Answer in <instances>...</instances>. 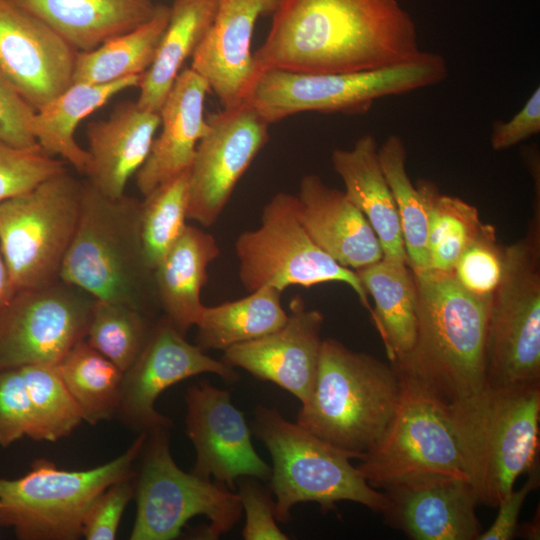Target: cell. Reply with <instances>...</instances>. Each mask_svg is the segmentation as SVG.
<instances>
[{"mask_svg":"<svg viewBox=\"0 0 540 540\" xmlns=\"http://www.w3.org/2000/svg\"><path fill=\"white\" fill-rule=\"evenodd\" d=\"M417 26L397 0H278L253 54L257 74L352 73L416 59Z\"/></svg>","mask_w":540,"mask_h":540,"instance_id":"6da1fadb","label":"cell"},{"mask_svg":"<svg viewBox=\"0 0 540 540\" xmlns=\"http://www.w3.org/2000/svg\"><path fill=\"white\" fill-rule=\"evenodd\" d=\"M413 273L416 338L411 351L391 365L447 408L486 385L485 338L492 298L470 294L451 273Z\"/></svg>","mask_w":540,"mask_h":540,"instance_id":"7a4b0ae2","label":"cell"},{"mask_svg":"<svg viewBox=\"0 0 540 540\" xmlns=\"http://www.w3.org/2000/svg\"><path fill=\"white\" fill-rule=\"evenodd\" d=\"M83 184L79 222L60 279L95 299L124 304L154 318L160 306L142 243L141 200L125 194L109 198L86 180Z\"/></svg>","mask_w":540,"mask_h":540,"instance_id":"3957f363","label":"cell"},{"mask_svg":"<svg viewBox=\"0 0 540 540\" xmlns=\"http://www.w3.org/2000/svg\"><path fill=\"white\" fill-rule=\"evenodd\" d=\"M401 390L391 364L327 338L322 341L313 389L296 423L360 460L385 433Z\"/></svg>","mask_w":540,"mask_h":540,"instance_id":"277c9868","label":"cell"},{"mask_svg":"<svg viewBox=\"0 0 540 540\" xmlns=\"http://www.w3.org/2000/svg\"><path fill=\"white\" fill-rule=\"evenodd\" d=\"M444 409L478 505L497 507L520 475L538 467L540 385H485Z\"/></svg>","mask_w":540,"mask_h":540,"instance_id":"5b68a950","label":"cell"},{"mask_svg":"<svg viewBox=\"0 0 540 540\" xmlns=\"http://www.w3.org/2000/svg\"><path fill=\"white\" fill-rule=\"evenodd\" d=\"M252 424L272 457L269 480L277 522H289L291 509L306 502L318 503L326 512L344 500L380 514L387 509L384 492L373 488L351 464L350 453L287 420L275 408L257 406Z\"/></svg>","mask_w":540,"mask_h":540,"instance_id":"8992f818","label":"cell"},{"mask_svg":"<svg viewBox=\"0 0 540 540\" xmlns=\"http://www.w3.org/2000/svg\"><path fill=\"white\" fill-rule=\"evenodd\" d=\"M448 76L445 58L422 51L392 67L352 73L269 69L257 74L245 99L267 123L301 112L363 114L378 99L433 86Z\"/></svg>","mask_w":540,"mask_h":540,"instance_id":"52a82bcc","label":"cell"},{"mask_svg":"<svg viewBox=\"0 0 540 540\" xmlns=\"http://www.w3.org/2000/svg\"><path fill=\"white\" fill-rule=\"evenodd\" d=\"M147 433L113 460L87 470L70 471L37 459L17 479L0 478V525L21 540H75L96 498L111 484L135 476Z\"/></svg>","mask_w":540,"mask_h":540,"instance_id":"ba28073f","label":"cell"},{"mask_svg":"<svg viewBox=\"0 0 540 540\" xmlns=\"http://www.w3.org/2000/svg\"><path fill=\"white\" fill-rule=\"evenodd\" d=\"M505 246L504 269L486 328L485 381L496 388L540 385V215Z\"/></svg>","mask_w":540,"mask_h":540,"instance_id":"9c48e42d","label":"cell"},{"mask_svg":"<svg viewBox=\"0 0 540 540\" xmlns=\"http://www.w3.org/2000/svg\"><path fill=\"white\" fill-rule=\"evenodd\" d=\"M135 474L136 518L132 540H171L194 516L209 520L202 539H218L240 520L242 505L238 493L218 481L185 472L174 461L168 429L147 434Z\"/></svg>","mask_w":540,"mask_h":540,"instance_id":"30bf717a","label":"cell"},{"mask_svg":"<svg viewBox=\"0 0 540 540\" xmlns=\"http://www.w3.org/2000/svg\"><path fill=\"white\" fill-rule=\"evenodd\" d=\"M83 188L65 169L0 203V252L16 291L60 280Z\"/></svg>","mask_w":540,"mask_h":540,"instance_id":"8fae6325","label":"cell"},{"mask_svg":"<svg viewBox=\"0 0 540 540\" xmlns=\"http://www.w3.org/2000/svg\"><path fill=\"white\" fill-rule=\"evenodd\" d=\"M297 196L279 192L265 204L261 224L241 233L235 243L239 278L248 292L273 287H312L326 282L347 284L361 304L372 308L356 271L337 263L320 249L303 227Z\"/></svg>","mask_w":540,"mask_h":540,"instance_id":"7c38bea8","label":"cell"},{"mask_svg":"<svg viewBox=\"0 0 540 540\" xmlns=\"http://www.w3.org/2000/svg\"><path fill=\"white\" fill-rule=\"evenodd\" d=\"M399 377L396 412L378 443L360 459L361 474L375 489L436 475L468 480L444 407L416 383Z\"/></svg>","mask_w":540,"mask_h":540,"instance_id":"4fadbf2b","label":"cell"},{"mask_svg":"<svg viewBox=\"0 0 540 540\" xmlns=\"http://www.w3.org/2000/svg\"><path fill=\"white\" fill-rule=\"evenodd\" d=\"M95 298L61 279L16 291L0 309V371L57 365L86 339Z\"/></svg>","mask_w":540,"mask_h":540,"instance_id":"5bb4252c","label":"cell"},{"mask_svg":"<svg viewBox=\"0 0 540 540\" xmlns=\"http://www.w3.org/2000/svg\"><path fill=\"white\" fill-rule=\"evenodd\" d=\"M209 131L199 141L188 171L187 218L213 225L232 192L269 139L267 123L246 103L207 117Z\"/></svg>","mask_w":540,"mask_h":540,"instance_id":"9a60e30c","label":"cell"},{"mask_svg":"<svg viewBox=\"0 0 540 540\" xmlns=\"http://www.w3.org/2000/svg\"><path fill=\"white\" fill-rule=\"evenodd\" d=\"M202 373H213L229 382L238 380L232 367L187 342L164 316L156 321L139 357L123 372L116 416L140 433L169 429L173 423L156 410V400L170 386Z\"/></svg>","mask_w":540,"mask_h":540,"instance_id":"2e32d148","label":"cell"},{"mask_svg":"<svg viewBox=\"0 0 540 540\" xmlns=\"http://www.w3.org/2000/svg\"><path fill=\"white\" fill-rule=\"evenodd\" d=\"M185 402L186 433L196 453L193 473L231 490L241 477L270 479L271 467L254 449L250 428L229 391L202 380L188 388Z\"/></svg>","mask_w":540,"mask_h":540,"instance_id":"e0dca14e","label":"cell"},{"mask_svg":"<svg viewBox=\"0 0 540 540\" xmlns=\"http://www.w3.org/2000/svg\"><path fill=\"white\" fill-rule=\"evenodd\" d=\"M77 52L48 25L0 0V73L35 110L73 83Z\"/></svg>","mask_w":540,"mask_h":540,"instance_id":"ac0fdd59","label":"cell"},{"mask_svg":"<svg viewBox=\"0 0 540 540\" xmlns=\"http://www.w3.org/2000/svg\"><path fill=\"white\" fill-rule=\"evenodd\" d=\"M289 307L281 328L226 349L222 361L278 385L303 403L317 375L324 317L318 310L307 309L299 296L291 300Z\"/></svg>","mask_w":540,"mask_h":540,"instance_id":"d6986e66","label":"cell"},{"mask_svg":"<svg viewBox=\"0 0 540 540\" xmlns=\"http://www.w3.org/2000/svg\"><path fill=\"white\" fill-rule=\"evenodd\" d=\"M278 0H218L213 21L192 56L198 73L223 109L242 105L257 76L252 37L262 16L273 14Z\"/></svg>","mask_w":540,"mask_h":540,"instance_id":"ffe728a7","label":"cell"},{"mask_svg":"<svg viewBox=\"0 0 540 540\" xmlns=\"http://www.w3.org/2000/svg\"><path fill=\"white\" fill-rule=\"evenodd\" d=\"M385 522L414 540H477L482 526L467 479L436 475L384 489Z\"/></svg>","mask_w":540,"mask_h":540,"instance_id":"44dd1931","label":"cell"},{"mask_svg":"<svg viewBox=\"0 0 540 540\" xmlns=\"http://www.w3.org/2000/svg\"><path fill=\"white\" fill-rule=\"evenodd\" d=\"M209 91L207 82L191 68L179 73L159 111L161 131L136 173V185L143 197L189 170L197 145L210 128L204 116Z\"/></svg>","mask_w":540,"mask_h":540,"instance_id":"7402d4cb","label":"cell"},{"mask_svg":"<svg viewBox=\"0 0 540 540\" xmlns=\"http://www.w3.org/2000/svg\"><path fill=\"white\" fill-rule=\"evenodd\" d=\"M297 202L310 238L340 265L356 271L383 258L375 232L344 191L308 174L300 181Z\"/></svg>","mask_w":540,"mask_h":540,"instance_id":"603a6c76","label":"cell"},{"mask_svg":"<svg viewBox=\"0 0 540 540\" xmlns=\"http://www.w3.org/2000/svg\"><path fill=\"white\" fill-rule=\"evenodd\" d=\"M160 122L158 112L125 101L107 119L89 123L86 181L106 197L124 195L129 179L149 154Z\"/></svg>","mask_w":540,"mask_h":540,"instance_id":"cb8c5ba5","label":"cell"},{"mask_svg":"<svg viewBox=\"0 0 540 540\" xmlns=\"http://www.w3.org/2000/svg\"><path fill=\"white\" fill-rule=\"evenodd\" d=\"M378 148L372 135H363L353 148L333 150L332 165L345 185L346 196L375 232L383 258L408 264L398 211Z\"/></svg>","mask_w":540,"mask_h":540,"instance_id":"d4e9b609","label":"cell"},{"mask_svg":"<svg viewBox=\"0 0 540 540\" xmlns=\"http://www.w3.org/2000/svg\"><path fill=\"white\" fill-rule=\"evenodd\" d=\"M33 15L77 51H90L105 41L149 21L158 4L152 0H8Z\"/></svg>","mask_w":540,"mask_h":540,"instance_id":"484cf974","label":"cell"},{"mask_svg":"<svg viewBox=\"0 0 540 540\" xmlns=\"http://www.w3.org/2000/svg\"><path fill=\"white\" fill-rule=\"evenodd\" d=\"M219 255L215 237L188 224L154 269L160 309L183 335L199 320L208 266Z\"/></svg>","mask_w":540,"mask_h":540,"instance_id":"4316f807","label":"cell"},{"mask_svg":"<svg viewBox=\"0 0 540 540\" xmlns=\"http://www.w3.org/2000/svg\"><path fill=\"white\" fill-rule=\"evenodd\" d=\"M375 304L370 315L391 363L413 348L417 332V290L407 263L381 260L356 270Z\"/></svg>","mask_w":540,"mask_h":540,"instance_id":"83f0119b","label":"cell"},{"mask_svg":"<svg viewBox=\"0 0 540 540\" xmlns=\"http://www.w3.org/2000/svg\"><path fill=\"white\" fill-rule=\"evenodd\" d=\"M141 75L106 84L72 83L66 90L35 111L32 132L48 155H59L80 173H85L89 156L75 140L79 123L109 99L139 84Z\"/></svg>","mask_w":540,"mask_h":540,"instance_id":"f1b7e54d","label":"cell"},{"mask_svg":"<svg viewBox=\"0 0 540 540\" xmlns=\"http://www.w3.org/2000/svg\"><path fill=\"white\" fill-rule=\"evenodd\" d=\"M218 0H174L167 27L150 67L141 75L137 104L160 111L181 68L209 29Z\"/></svg>","mask_w":540,"mask_h":540,"instance_id":"f546056e","label":"cell"},{"mask_svg":"<svg viewBox=\"0 0 540 540\" xmlns=\"http://www.w3.org/2000/svg\"><path fill=\"white\" fill-rule=\"evenodd\" d=\"M246 297L217 306H205L195 326L197 345L205 350L226 349L258 339L281 328L288 314L282 307V291L263 287Z\"/></svg>","mask_w":540,"mask_h":540,"instance_id":"4dcf8cb0","label":"cell"},{"mask_svg":"<svg viewBox=\"0 0 540 540\" xmlns=\"http://www.w3.org/2000/svg\"><path fill=\"white\" fill-rule=\"evenodd\" d=\"M170 7L158 4L154 16L137 28L76 54L73 83L106 84L142 75L151 65L167 27Z\"/></svg>","mask_w":540,"mask_h":540,"instance_id":"1f68e13d","label":"cell"},{"mask_svg":"<svg viewBox=\"0 0 540 540\" xmlns=\"http://www.w3.org/2000/svg\"><path fill=\"white\" fill-rule=\"evenodd\" d=\"M57 368L84 421L94 425L117 415L123 372L86 339L77 343Z\"/></svg>","mask_w":540,"mask_h":540,"instance_id":"d6a6232c","label":"cell"},{"mask_svg":"<svg viewBox=\"0 0 540 540\" xmlns=\"http://www.w3.org/2000/svg\"><path fill=\"white\" fill-rule=\"evenodd\" d=\"M428 220V270L452 273L470 242L483 226L478 210L458 197L441 194L427 180L417 183Z\"/></svg>","mask_w":540,"mask_h":540,"instance_id":"836d02e7","label":"cell"},{"mask_svg":"<svg viewBox=\"0 0 540 540\" xmlns=\"http://www.w3.org/2000/svg\"><path fill=\"white\" fill-rule=\"evenodd\" d=\"M378 153L398 211L408 265L413 272L426 271L429 265L427 211L406 169L405 144L399 136L390 135L379 146Z\"/></svg>","mask_w":540,"mask_h":540,"instance_id":"e575fe53","label":"cell"},{"mask_svg":"<svg viewBox=\"0 0 540 540\" xmlns=\"http://www.w3.org/2000/svg\"><path fill=\"white\" fill-rule=\"evenodd\" d=\"M21 369L31 408L29 438L54 442L83 421V413L65 385L57 365L33 364Z\"/></svg>","mask_w":540,"mask_h":540,"instance_id":"d590c367","label":"cell"},{"mask_svg":"<svg viewBox=\"0 0 540 540\" xmlns=\"http://www.w3.org/2000/svg\"><path fill=\"white\" fill-rule=\"evenodd\" d=\"M156 321L127 305L95 299L86 341L125 372L144 349Z\"/></svg>","mask_w":540,"mask_h":540,"instance_id":"8d00e7d4","label":"cell"},{"mask_svg":"<svg viewBox=\"0 0 540 540\" xmlns=\"http://www.w3.org/2000/svg\"><path fill=\"white\" fill-rule=\"evenodd\" d=\"M188 171L157 186L141 200L142 243L153 271L188 225Z\"/></svg>","mask_w":540,"mask_h":540,"instance_id":"74e56055","label":"cell"},{"mask_svg":"<svg viewBox=\"0 0 540 540\" xmlns=\"http://www.w3.org/2000/svg\"><path fill=\"white\" fill-rule=\"evenodd\" d=\"M505 246L498 243L496 229L483 224L457 260L452 276L467 292L492 298L504 269Z\"/></svg>","mask_w":540,"mask_h":540,"instance_id":"f35d334b","label":"cell"},{"mask_svg":"<svg viewBox=\"0 0 540 540\" xmlns=\"http://www.w3.org/2000/svg\"><path fill=\"white\" fill-rule=\"evenodd\" d=\"M65 169L62 160L39 146L17 148L0 142V203Z\"/></svg>","mask_w":540,"mask_h":540,"instance_id":"ab89813d","label":"cell"},{"mask_svg":"<svg viewBox=\"0 0 540 540\" xmlns=\"http://www.w3.org/2000/svg\"><path fill=\"white\" fill-rule=\"evenodd\" d=\"M31 408L20 368L0 371V446L8 447L31 431Z\"/></svg>","mask_w":540,"mask_h":540,"instance_id":"60d3db41","label":"cell"},{"mask_svg":"<svg viewBox=\"0 0 540 540\" xmlns=\"http://www.w3.org/2000/svg\"><path fill=\"white\" fill-rule=\"evenodd\" d=\"M135 476L108 486L90 507L82 527L87 540H113L130 500L135 494Z\"/></svg>","mask_w":540,"mask_h":540,"instance_id":"b9f144b4","label":"cell"},{"mask_svg":"<svg viewBox=\"0 0 540 540\" xmlns=\"http://www.w3.org/2000/svg\"><path fill=\"white\" fill-rule=\"evenodd\" d=\"M237 492L245 511L246 521L242 530L245 540H287L288 536L277 525L275 502L268 491L253 477H241Z\"/></svg>","mask_w":540,"mask_h":540,"instance_id":"7bdbcfd3","label":"cell"},{"mask_svg":"<svg viewBox=\"0 0 540 540\" xmlns=\"http://www.w3.org/2000/svg\"><path fill=\"white\" fill-rule=\"evenodd\" d=\"M35 111L0 73V142L17 148L39 146L32 132Z\"/></svg>","mask_w":540,"mask_h":540,"instance_id":"ee69618b","label":"cell"},{"mask_svg":"<svg viewBox=\"0 0 540 540\" xmlns=\"http://www.w3.org/2000/svg\"><path fill=\"white\" fill-rule=\"evenodd\" d=\"M540 132V88L537 87L523 107L508 121L492 125L490 142L495 151L509 149Z\"/></svg>","mask_w":540,"mask_h":540,"instance_id":"f6af8a7d","label":"cell"},{"mask_svg":"<svg viewBox=\"0 0 540 540\" xmlns=\"http://www.w3.org/2000/svg\"><path fill=\"white\" fill-rule=\"evenodd\" d=\"M528 474L527 481L520 489H512L499 502L498 514L493 524L481 532L477 540H510L515 536L521 507L529 493L539 484L538 467Z\"/></svg>","mask_w":540,"mask_h":540,"instance_id":"bcb514c9","label":"cell"},{"mask_svg":"<svg viewBox=\"0 0 540 540\" xmlns=\"http://www.w3.org/2000/svg\"><path fill=\"white\" fill-rule=\"evenodd\" d=\"M15 293L16 289L0 252V309L11 300Z\"/></svg>","mask_w":540,"mask_h":540,"instance_id":"7dc6e473","label":"cell"},{"mask_svg":"<svg viewBox=\"0 0 540 540\" xmlns=\"http://www.w3.org/2000/svg\"><path fill=\"white\" fill-rule=\"evenodd\" d=\"M522 530L524 531V536L529 539H538L539 537V526L536 525V520L533 519L531 522L526 523Z\"/></svg>","mask_w":540,"mask_h":540,"instance_id":"c3c4849f","label":"cell"},{"mask_svg":"<svg viewBox=\"0 0 540 540\" xmlns=\"http://www.w3.org/2000/svg\"><path fill=\"white\" fill-rule=\"evenodd\" d=\"M0 510H1V504H0Z\"/></svg>","mask_w":540,"mask_h":540,"instance_id":"681fc988","label":"cell"}]
</instances>
